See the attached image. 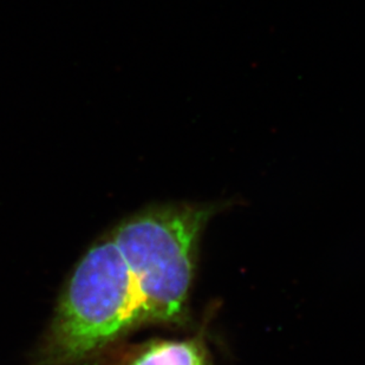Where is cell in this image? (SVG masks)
Returning <instances> with one entry per match:
<instances>
[{"instance_id":"obj_1","label":"cell","mask_w":365,"mask_h":365,"mask_svg":"<svg viewBox=\"0 0 365 365\" xmlns=\"http://www.w3.org/2000/svg\"><path fill=\"white\" fill-rule=\"evenodd\" d=\"M206 207H156L127 217L71 273L35 365H81L136 327L185 317Z\"/></svg>"},{"instance_id":"obj_2","label":"cell","mask_w":365,"mask_h":365,"mask_svg":"<svg viewBox=\"0 0 365 365\" xmlns=\"http://www.w3.org/2000/svg\"><path fill=\"white\" fill-rule=\"evenodd\" d=\"M116 365H210V359L197 339L153 341L131 350Z\"/></svg>"}]
</instances>
